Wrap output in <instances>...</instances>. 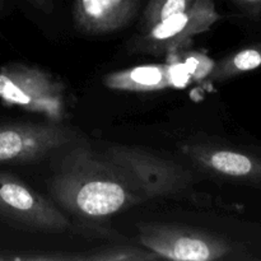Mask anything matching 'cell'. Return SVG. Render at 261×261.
Listing matches in <instances>:
<instances>
[{
  "label": "cell",
  "mask_w": 261,
  "mask_h": 261,
  "mask_svg": "<svg viewBox=\"0 0 261 261\" xmlns=\"http://www.w3.org/2000/svg\"><path fill=\"white\" fill-rule=\"evenodd\" d=\"M48 190L61 209L84 221L106 219L145 200L121 167L87 145L68 148Z\"/></svg>",
  "instance_id": "6da1fadb"
},
{
  "label": "cell",
  "mask_w": 261,
  "mask_h": 261,
  "mask_svg": "<svg viewBox=\"0 0 261 261\" xmlns=\"http://www.w3.org/2000/svg\"><path fill=\"white\" fill-rule=\"evenodd\" d=\"M0 101L61 124L66 116L65 86L40 66L10 63L0 68Z\"/></svg>",
  "instance_id": "7a4b0ae2"
},
{
  "label": "cell",
  "mask_w": 261,
  "mask_h": 261,
  "mask_svg": "<svg viewBox=\"0 0 261 261\" xmlns=\"http://www.w3.org/2000/svg\"><path fill=\"white\" fill-rule=\"evenodd\" d=\"M103 154L132 177L144 199L180 195L195 181L186 167L142 148L111 145Z\"/></svg>",
  "instance_id": "3957f363"
},
{
  "label": "cell",
  "mask_w": 261,
  "mask_h": 261,
  "mask_svg": "<svg viewBox=\"0 0 261 261\" xmlns=\"http://www.w3.org/2000/svg\"><path fill=\"white\" fill-rule=\"evenodd\" d=\"M138 228L140 246L161 259L213 261L234 251L228 240L205 229L167 223H142Z\"/></svg>",
  "instance_id": "277c9868"
},
{
  "label": "cell",
  "mask_w": 261,
  "mask_h": 261,
  "mask_svg": "<svg viewBox=\"0 0 261 261\" xmlns=\"http://www.w3.org/2000/svg\"><path fill=\"white\" fill-rule=\"evenodd\" d=\"M0 216L22 228L61 233L70 228L65 214L19 177L0 172Z\"/></svg>",
  "instance_id": "5b68a950"
},
{
  "label": "cell",
  "mask_w": 261,
  "mask_h": 261,
  "mask_svg": "<svg viewBox=\"0 0 261 261\" xmlns=\"http://www.w3.org/2000/svg\"><path fill=\"white\" fill-rule=\"evenodd\" d=\"M219 19L213 0H194L185 12L157 23L135 38L133 48L155 56L188 50L195 36L211 30Z\"/></svg>",
  "instance_id": "8992f818"
},
{
  "label": "cell",
  "mask_w": 261,
  "mask_h": 261,
  "mask_svg": "<svg viewBox=\"0 0 261 261\" xmlns=\"http://www.w3.org/2000/svg\"><path fill=\"white\" fill-rule=\"evenodd\" d=\"M76 133L56 122L0 124V163H32L75 142Z\"/></svg>",
  "instance_id": "52a82bcc"
},
{
  "label": "cell",
  "mask_w": 261,
  "mask_h": 261,
  "mask_svg": "<svg viewBox=\"0 0 261 261\" xmlns=\"http://www.w3.org/2000/svg\"><path fill=\"white\" fill-rule=\"evenodd\" d=\"M194 167L219 180L261 189L260 150L189 143L181 147Z\"/></svg>",
  "instance_id": "ba28073f"
},
{
  "label": "cell",
  "mask_w": 261,
  "mask_h": 261,
  "mask_svg": "<svg viewBox=\"0 0 261 261\" xmlns=\"http://www.w3.org/2000/svg\"><path fill=\"white\" fill-rule=\"evenodd\" d=\"M138 5L139 0H74V23L84 35H107L126 27Z\"/></svg>",
  "instance_id": "9c48e42d"
},
{
  "label": "cell",
  "mask_w": 261,
  "mask_h": 261,
  "mask_svg": "<svg viewBox=\"0 0 261 261\" xmlns=\"http://www.w3.org/2000/svg\"><path fill=\"white\" fill-rule=\"evenodd\" d=\"M112 91L121 92H160L177 86L173 64H147L106 74L102 79Z\"/></svg>",
  "instance_id": "30bf717a"
},
{
  "label": "cell",
  "mask_w": 261,
  "mask_h": 261,
  "mask_svg": "<svg viewBox=\"0 0 261 261\" xmlns=\"http://www.w3.org/2000/svg\"><path fill=\"white\" fill-rule=\"evenodd\" d=\"M261 68V42L246 46L216 63L209 81L223 82Z\"/></svg>",
  "instance_id": "8fae6325"
},
{
  "label": "cell",
  "mask_w": 261,
  "mask_h": 261,
  "mask_svg": "<svg viewBox=\"0 0 261 261\" xmlns=\"http://www.w3.org/2000/svg\"><path fill=\"white\" fill-rule=\"evenodd\" d=\"M92 261H144L161 259L157 254L149 251L145 247L129 246V245H115L105 247L94 254L83 257Z\"/></svg>",
  "instance_id": "7c38bea8"
},
{
  "label": "cell",
  "mask_w": 261,
  "mask_h": 261,
  "mask_svg": "<svg viewBox=\"0 0 261 261\" xmlns=\"http://www.w3.org/2000/svg\"><path fill=\"white\" fill-rule=\"evenodd\" d=\"M194 0H149L143 13V31H148L157 23L182 13L193 4Z\"/></svg>",
  "instance_id": "4fadbf2b"
},
{
  "label": "cell",
  "mask_w": 261,
  "mask_h": 261,
  "mask_svg": "<svg viewBox=\"0 0 261 261\" xmlns=\"http://www.w3.org/2000/svg\"><path fill=\"white\" fill-rule=\"evenodd\" d=\"M167 58L168 63L178 64L195 81L208 79L214 65H216V63L212 59H209L208 56H204L198 53H190L188 50L171 54Z\"/></svg>",
  "instance_id": "5bb4252c"
},
{
  "label": "cell",
  "mask_w": 261,
  "mask_h": 261,
  "mask_svg": "<svg viewBox=\"0 0 261 261\" xmlns=\"http://www.w3.org/2000/svg\"><path fill=\"white\" fill-rule=\"evenodd\" d=\"M241 12L250 18L261 17V0H232Z\"/></svg>",
  "instance_id": "9a60e30c"
},
{
  "label": "cell",
  "mask_w": 261,
  "mask_h": 261,
  "mask_svg": "<svg viewBox=\"0 0 261 261\" xmlns=\"http://www.w3.org/2000/svg\"><path fill=\"white\" fill-rule=\"evenodd\" d=\"M40 12L51 14L54 12V0H24Z\"/></svg>",
  "instance_id": "2e32d148"
},
{
  "label": "cell",
  "mask_w": 261,
  "mask_h": 261,
  "mask_svg": "<svg viewBox=\"0 0 261 261\" xmlns=\"http://www.w3.org/2000/svg\"><path fill=\"white\" fill-rule=\"evenodd\" d=\"M9 260L10 257L9 256H5V255H0V260Z\"/></svg>",
  "instance_id": "e0dca14e"
},
{
  "label": "cell",
  "mask_w": 261,
  "mask_h": 261,
  "mask_svg": "<svg viewBox=\"0 0 261 261\" xmlns=\"http://www.w3.org/2000/svg\"><path fill=\"white\" fill-rule=\"evenodd\" d=\"M257 149H259V150H260V153H261V148H257Z\"/></svg>",
  "instance_id": "ac0fdd59"
}]
</instances>
